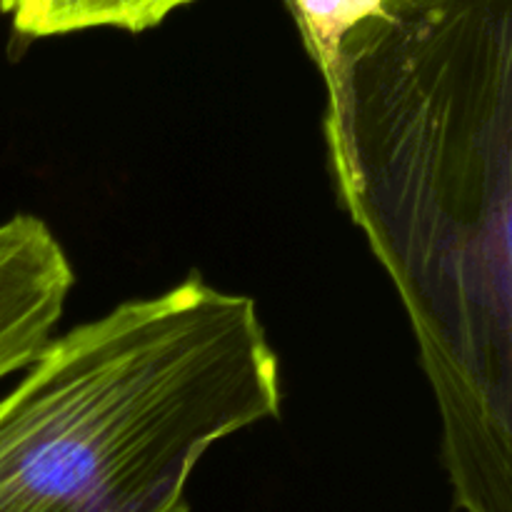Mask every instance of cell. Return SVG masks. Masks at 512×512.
<instances>
[{"label": "cell", "instance_id": "obj_1", "mask_svg": "<svg viewBox=\"0 0 512 512\" xmlns=\"http://www.w3.org/2000/svg\"><path fill=\"white\" fill-rule=\"evenodd\" d=\"M335 200L400 295L458 512H512V0H393L340 38Z\"/></svg>", "mask_w": 512, "mask_h": 512}, {"label": "cell", "instance_id": "obj_2", "mask_svg": "<svg viewBox=\"0 0 512 512\" xmlns=\"http://www.w3.org/2000/svg\"><path fill=\"white\" fill-rule=\"evenodd\" d=\"M280 405L258 303L190 273L50 340L0 400V512H190L205 453Z\"/></svg>", "mask_w": 512, "mask_h": 512}, {"label": "cell", "instance_id": "obj_3", "mask_svg": "<svg viewBox=\"0 0 512 512\" xmlns=\"http://www.w3.org/2000/svg\"><path fill=\"white\" fill-rule=\"evenodd\" d=\"M73 288V263L48 223L25 213L0 223V380L48 348Z\"/></svg>", "mask_w": 512, "mask_h": 512}, {"label": "cell", "instance_id": "obj_4", "mask_svg": "<svg viewBox=\"0 0 512 512\" xmlns=\"http://www.w3.org/2000/svg\"><path fill=\"white\" fill-rule=\"evenodd\" d=\"M195 0H0V13L25 40L113 28L145 33Z\"/></svg>", "mask_w": 512, "mask_h": 512}, {"label": "cell", "instance_id": "obj_5", "mask_svg": "<svg viewBox=\"0 0 512 512\" xmlns=\"http://www.w3.org/2000/svg\"><path fill=\"white\" fill-rule=\"evenodd\" d=\"M390 3L393 0H285V8L298 25L305 53L323 78L333 63L340 38L355 23Z\"/></svg>", "mask_w": 512, "mask_h": 512}]
</instances>
